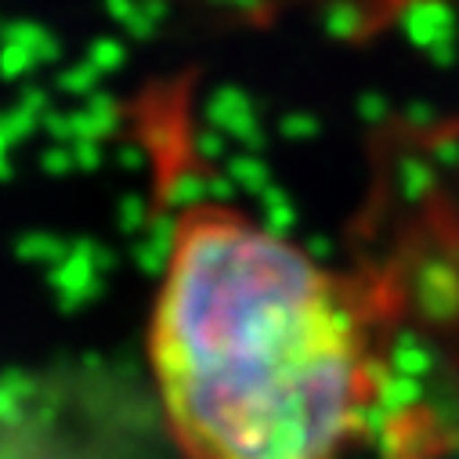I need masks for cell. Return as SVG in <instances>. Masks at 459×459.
<instances>
[{
    "instance_id": "6da1fadb",
    "label": "cell",
    "mask_w": 459,
    "mask_h": 459,
    "mask_svg": "<svg viewBox=\"0 0 459 459\" xmlns=\"http://www.w3.org/2000/svg\"><path fill=\"white\" fill-rule=\"evenodd\" d=\"M149 362L188 459H340L377 402L343 279L224 203L174 221Z\"/></svg>"
}]
</instances>
